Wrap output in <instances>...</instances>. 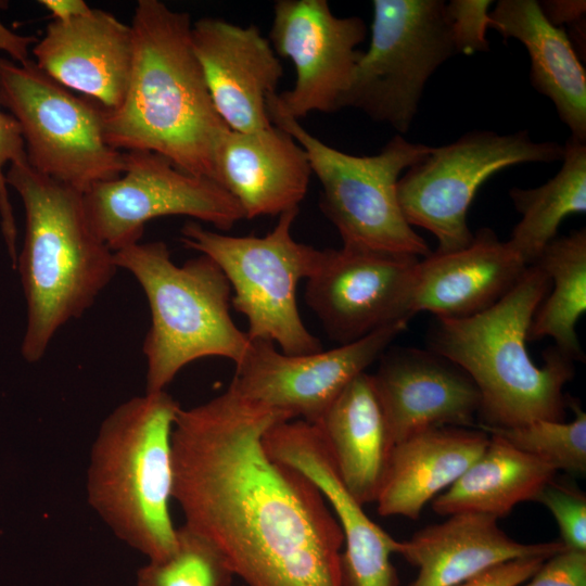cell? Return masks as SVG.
Masks as SVG:
<instances>
[{
    "mask_svg": "<svg viewBox=\"0 0 586 586\" xmlns=\"http://www.w3.org/2000/svg\"><path fill=\"white\" fill-rule=\"evenodd\" d=\"M317 425L349 494L375 502L393 443L372 374L355 377Z\"/></svg>",
    "mask_w": 586,
    "mask_h": 586,
    "instance_id": "25",
    "label": "cell"
},
{
    "mask_svg": "<svg viewBox=\"0 0 586 586\" xmlns=\"http://www.w3.org/2000/svg\"><path fill=\"white\" fill-rule=\"evenodd\" d=\"M550 285L538 266L528 265L492 307L466 318H436L430 330V351L459 367L477 387L484 425L564 419L563 387L574 377V360L553 345L538 367L526 349L532 318Z\"/></svg>",
    "mask_w": 586,
    "mask_h": 586,
    "instance_id": "3",
    "label": "cell"
},
{
    "mask_svg": "<svg viewBox=\"0 0 586 586\" xmlns=\"http://www.w3.org/2000/svg\"><path fill=\"white\" fill-rule=\"evenodd\" d=\"M544 16L553 26H573L584 21L586 2L584 0H545L538 2Z\"/></svg>",
    "mask_w": 586,
    "mask_h": 586,
    "instance_id": "36",
    "label": "cell"
},
{
    "mask_svg": "<svg viewBox=\"0 0 586 586\" xmlns=\"http://www.w3.org/2000/svg\"><path fill=\"white\" fill-rule=\"evenodd\" d=\"M527 265L489 228L464 247L434 252L416 268L411 311L466 318L486 310L518 282Z\"/></svg>",
    "mask_w": 586,
    "mask_h": 586,
    "instance_id": "20",
    "label": "cell"
},
{
    "mask_svg": "<svg viewBox=\"0 0 586 586\" xmlns=\"http://www.w3.org/2000/svg\"><path fill=\"white\" fill-rule=\"evenodd\" d=\"M298 208L279 215L264 237H234L189 221L180 241L208 256L229 281L231 305L247 321L250 340H268L282 353L302 355L322 349L298 311L296 291L318 269L323 250L297 242L291 229Z\"/></svg>",
    "mask_w": 586,
    "mask_h": 586,
    "instance_id": "7",
    "label": "cell"
},
{
    "mask_svg": "<svg viewBox=\"0 0 586 586\" xmlns=\"http://www.w3.org/2000/svg\"><path fill=\"white\" fill-rule=\"evenodd\" d=\"M124 154V176L84 193L89 222L113 252L139 243L145 225L157 217L189 216L221 231L244 219L238 202L217 182L187 173L154 152Z\"/></svg>",
    "mask_w": 586,
    "mask_h": 586,
    "instance_id": "12",
    "label": "cell"
},
{
    "mask_svg": "<svg viewBox=\"0 0 586 586\" xmlns=\"http://www.w3.org/2000/svg\"><path fill=\"white\" fill-rule=\"evenodd\" d=\"M532 265L548 276L551 285L532 318L527 341L551 337L566 356L582 359L576 323L586 311L585 228L556 237Z\"/></svg>",
    "mask_w": 586,
    "mask_h": 586,
    "instance_id": "28",
    "label": "cell"
},
{
    "mask_svg": "<svg viewBox=\"0 0 586 586\" xmlns=\"http://www.w3.org/2000/svg\"><path fill=\"white\" fill-rule=\"evenodd\" d=\"M269 118L306 152L311 173L322 187L320 208L336 228L343 246L417 258L432 253L406 220L397 183L433 146L396 135L378 154L357 156L326 144L300 120L273 114Z\"/></svg>",
    "mask_w": 586,
    "mask_h": 586,
    "instance_id": "8",
    "label": "cell"
},
{
    "mask_svg": "<svg viewBox=\"0 0 586 586\" xmlns=\"http://www.w3.org/2000/svg\"><path fill=\"white\" fill-rule=\"evenodd\" d=\"M509 195L522 217L507 242L528 266L556 238L564 218L586 212V142L570 136L553 178L537 188L514 187Z\"/></svg>",
    "mask_w": 586,
    "mask_h": 586,
    "instance_id": "27",
    "label": "cell"
},
{
    "mask_svg": "<svg viewBox=\"0 0 586 586\" xmlns=\"http://www.w3.org/2000/svg\"><path fill=\"white\" fill-rule=\"evenodd\" d=\"M491 0H451L445 3V14L457 53L471 55L489 49Z\"/></svg>",
    "mask_w": 586,
    "mask_h": 586,
    "instance_id": "33",
    "label": "cell"
},
{
    "mask_svg": "<svg viewBox=\"0 0 586 586\" xmlns=\"http://www.w3.org/2000/svg\"><path fill=\"white\" fill-rule=\"evenodd\" d=\"M52 15L53 21L68 22L88 14L92 9L84 0H40Z\"/></svg>",
    "mask_w": 586,
    "mask_h": 586,
    "instance_id": "37",
    "label": "cell"
},
{
    "mask_svg": "<svg viewBox=\"0 0 586 586\" xmlns=\"http://www.w3.org/2000/svg\"><path fill=\"white\" fill-rule=\"evenodd\" d=\"M489 28L525 47L530 81L555 105L571 137L586 142V72L568 34L544 16L535 0H499Z\"/></svg>",
    "mask_w": 586,
    "mask_h": 586,
    "instance_id": "24",
    "label": "cell"
},
{
    "mask_svg": "<svg viewBox=\"0 0 586 586\" xmlns=\"http://www.w3.org/2000/svg\"><path fill=\"white\" fill-rule=\"evenodd\" d=\"M114 260L138 281L150 307L142 345L146 393L165 391L194 360L243 359L250 337L232 320L231 288L213 259L200 254L177 265L166 243L153 241L116 251Z\"/></svg>",
    "mask_w": 586,
    "mask_h": 586,
    "instance_id": "6",
    "label": "cell"
},
{
    "mask_svg": "<svg viewBox=\"0 0 586 586\" xmlns=\"http://www.w3.org/2000/svg\"><path fill=\"white\" fill-rule=\"evenodd\" d=\"M535 501L551 512L560 530L561 543L568 549L586 551V497L583 493L552 480Z\"/></svg>",
    "mask_w": 586,
    "mask_h": 586,
    "instance_id": "32",
    "label": "cell"
},
{
    "mask_svg": "<svg viewBox=\"0 0 586 586\" xmlns=\"http://www.w3.org/2000/svg\"><path fill=\"white\" fill-rule=\"evenodd\" d=\"M176 548L137 573V586H230L234 576L222 552L187 525L177 527Z\"/></svg>",
    "mask_w": 586,
    "mask_h": 586,
    "instance_id": "29",
    "label": "cell"
},
{
    "mask_svg": "<svg viewBox=\"0 0 586 586\" xmlns=\"http://www.w3.org/2000/svg\"><path fill=\"white\" fill-rule=\"evenodd\" d=\"M524 586H586V551L566 548L551 556Z\"/></svg>",
    "mask_w": 586,
    "mask_h": 586,
    "instance_id": "34",
    "label": "cell"
},
{
    "mask_svg": "<svg viewBox=\"0 0 586 586\" xmlns=\"http://www.w3.org/2000/svg\"><path fill=\"white\" fill-rule=\"evenodd\" d=\"M564 549L561 542L519 543L499 527L494 517L459 513L400 542L398 553L419 570L409 586H456L501 562L550 558Z\"/></svg>",
    "mask_w": 586,
    "mask_h": 586,
    "instance_id": "22",
    "label": "cell"
},
{
    "mask_svg": "<svg viewBox=\"0 0 586 586\" xmlns=\"http://www.w3.org/2000/svg\"><path fill=\"white\" fill-rule=\"evenodd\" d=\"M292 420L231 386L178 410L173 499L247 586H343L341 526L316 485L271 458L263 437Z\"/></svg>",
    "mask_w": 586,
    "mask_h": 586,
    "instance_id": "1",
    "label": "cell"
},
{
    "mask_svg": "<svg viewBox=\"0 0 586 586\" xmlns=\"http://www.w3.org/2000/svg\"><path fill=\"white\" fill-rule=\"evenodd\" d=\"M548 559L525 557L501 562L456 586H520Z\"/></svg>",
    "mask_w": 586,
    "mask_h": 586,
    "instance_id": "35",
    "label": "cell"
},
{
    "mask_svg": "<svg viewBox=\"0 0 586 586\" xmlns=\"http://www.w3.org/2000/svg\"><path fill=\"white\" fill-rule=\"evenodd\" d=\"M366 35L364 20L335 16L327 0L276 1L269 41L278 56L292 61L296 81L268 97V115L300 120L343 109Z\"/></svg>",
    "mask_w": 586,
    "mask_h": 586,
    "instance_id": "13",
    "label": "cell"
},
{
    "mask_svg": "<svg viewBox=\"0 0 586 586\" xmlns=\"http://www.w3.org/2000/svg\"><path fill=\"white\" fill-rule=\"evenodd\" d=\"M368 50L361 52L344 107L399 133L409 130L432 74L455 55L442 0H373Z\"/></svg>",
    "mask_w": 586,
    "mask_h": 586,
    "instance_id": "10",
    "label": "cell"
},
{
    "mask_svg": "<svg viewBox=\"0 0 586 586\" xmlns=\"http://www.w3.org/2000/svg\"><path fill=\"white\" fill-rule=\"evenodd\" d=\"M192 46L213 104L229 129L272 127L267 99L277 92L283 67L269 39L254 25L203 17L192 24Z\"/></svg>",
    "mask_w": 586,
    "mask_h": 586,
    "instance_id": "17",
    "label": "cell"
},
{
    "mask_svg": "<svg viewBox=\"0 0 586 586\" xmlns=\"http://www.w3.org/2000/svg\"><path fill=\"white\" fill-rule=\"evenodd\" d=\"M420 259L349 246L326 249L306 280V304L339 345L409 321Z\"/></svg>",
    "mask_w": 586,
    "mask_h": 586,
    "instance_id": "15",
    "label": "cell"
},
{
    "mask_svg": "<svg viewBox=\"0 0 586 586\" xmlns=\"http://www.w3.org/2000/svg\"><path fill=\"white\" fill-rule=\"evenodd\" d=\"M5 181L25 209V237L15 268L27 306L21 354L34 364L64 324L92 306L118 267L114 252L89 222L82 192L27 162L9 165Z\"/></svg>",
    "mask_w": 586,
    "mask_h": 586,
    "instance_id": "4",
    "label": "cell"
},
{
    "mask_svg": "<svg viewBox=\"0 0 586 586\" xmlns=\"http://www.w3.org/2000/svg\"><path fill=\"white\" fill-rule=\"evenodd\" d=\"M399 321L329 351L290 355L268 340H250L229 386L268 408L317 424L344 387L407 329Z\"/></svg>",
    "mask_w": 586,
    "mask_h": 586,
    "instance_id": "14",
    "label": "cell"
},
{
    "mask_svg": "<svg viewBox=\"0 0 586 586\" xmlns=\"http://www.w3.org/2000/svg\"><path fill=\"white\" fill-rule=\"evenodd\" d=\"M311 175L304 149L277 126L229 130L216 157V182L240 205L244 218L298 208Z\"/></svg>",
    "mask_w": 586,
    "mask_h": 586,
    "instance_id": "21",
    "label": "cell"
},
{
    "mask_svg": "<svg viewBox=\"0 0 586 586\" xmlns=\"http://www.w3.org/2000/svg\"><path fill=\"white\" fill-rule=\"evenodd\" d=\"M263 444L275 460L294 468L321 492L341 526L343 586H398L391 561L400 542L394 539L365 513L344 486L330 448L317 424L286 420L273 424Z\"/></svg>",
    "mask_w": 586,
    "mask_h": 586,
    "instance_id": "16",
    "label": "cell"
},
{
    "mask_svg": "<svg viewBox=\"0 0 586 586\" xmlns=\"http://www.w3.org/2000/svg\"><path fill=\"white\" fill-rule=\"evenodd\" d=\"M132 51L130 25L92 9L72 21L48 24L31 54L36 65L56 82L114 111L126 94Z\"/></svg>",
    "mask_w": 586,
    "mask_h": 586,
    "instance_id": "19",
    "label": "cell"
},
{
    "mask_svg": "<svg viewBox=\"0 0 586 586\" xmlns=\"http://www.w3.org/2000/svg\"><path fill=\"white\" fill-rule=\"evenodd\" d=\"M489 435L482 429L438 426L395 444L375 499L378 513L416 520L482 455Z\"/></svg>",
    "mask_w": 586,
    "mask_h": 586,
    "instance_id": "23",
    "label": "cell"
},
{
    "mask_svg": "<svg viewBox=\"0 0 586 586\" xmlns=\"http://www.w3.org/2000/svg\"><path fill=\"white\" fill-rule=\"evenodd\" d=\"M192 24L189 13L162 1H138L129 82L122 104L103 109L104 137L116 150L154 152L216 182L217 152L230 129L208 93Z\"/></svg>",
    "mask_w": 586,
    "mask_h": 586,
    "instance_id": "2",
    "label": "cell"
},
{
    "mask_svg": "<svg viewBox=\"0 0 586 586\" xmlns=\"http://www.w3.org/2000/svg\"><path fill=\"white\" fill-rule=\"evenodd\" d=\"M563 145L534 141L527 130L499 135L473 130L453 143L432 148L399 178L397 198L410 226L431 232L436 252L467 246L473 239L468 211L480 189L493 175L524 163L562 161Z\"/></svg>",
    "mask_w": 586,
    "mask_h": 586,
    "instance_id": "11",
    "label": "cell"
},
{
    "mask_svg": "<svg viewBox=\"0 0 586 586\" xmlns=\"http://www.w3.org/2000/svg\"><path fill=\"white\" fill-rule=\"evenodd\" d=\"M372 374L393 446L438 426L473 425L481 396L469 375L431 351L387 348Z\"/></svg>",
    "mask_w": 586,
    "mask_h": 586,
    "instance_id": "18",
    "label": "cell"
},
{
    "mask_svg": "<svg viewBox=\"0 0 586 586\" xmlns=\"http://www.w3.org/2000/svg\"><path fill=\"white\" fill-rule=\"evenodd\" d=\"M8 1L0 0V11ZM37 42L34 36L20 35L8 28L0 20V51L17 63L29 58V47ZM27 162L25 143L15 118L0 109V226L13 268L17 260V228L9 199L4 167L7 164Z\"/></svg>",
    "mask_w": 586,
    "mask_h": 586,
    "instance_id": "31",
    "label": "cell"
},
{
    "mask_svg": "<svg viewBox=\"0 0 586 586\" xmlns=\"http://www.w3.org/2000/svg\"><path fill=\"white\" fill-rule=\"evenodd\" d=\"M0 106L17 122L36 171L82 193L125 170V154L104 137L103 107L75 95L33 59L0 56Z\"/></svg>",
    "mask_w": 586,
    "mask_h": 586,
    "instance_id": "9",
    "label": "cell"
},
{
    "mask_svg": "<svg viewBox=\"0 0 586 586\" xmlns=\"http://www.w3.org/2000/svg\"><path fill=\"white\" fill-rule=\"evenodd\" d=\"M575 418L570 422L536 420L514 428L480 425L515 448L550 464L556 470L584 474L586 471V413L569 400Z\"/></svg>",
    "mask_w": 586,
    "mask_h": 586,
    "instance_id": "30",
    "label": "cell"
},
{
    "mask_svg": "<svg viewBox=\"0 0 586 586\" xmlns=\"http://www.w3.org/2000/svg\"><path fill=\"white\" fill-rule=\"evenodd\" d=\"M180 405L166 391L133 396L102 421L87 471L91 508L117 538L162 561L176 548L171 435Z\"/></svg>",
    "mask_w": 586,
    "mask_h": 586,
    "instance_id": "5",
    "label": "cell"
},
{
    "mask_svg": "<svg viewBox=\"0 0 586 586\" xmlns=\"http://www.w3.org/2000/svg\"><path fill=\"white\" fill-rule=\"evenodd\" d=\"M488 435L482 455L432 500L437 514L479 513L498 519L520 502L535 500L555 479L557 470L550 464L496 434Z\"/></svg>",
    "mask_w": 586,
    "mask_h": 586,
    "instance_id": "26",
    "label": "cell"
}]
</instances>
